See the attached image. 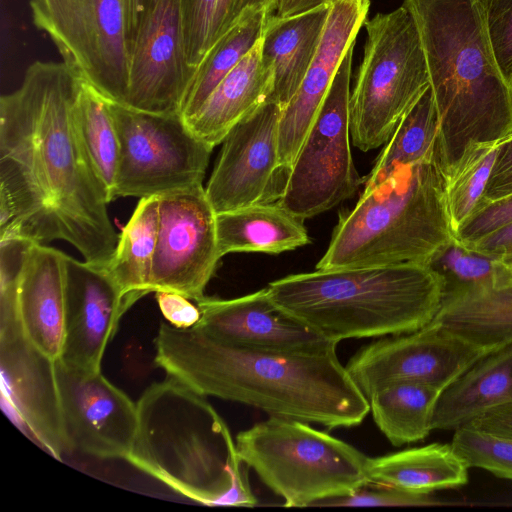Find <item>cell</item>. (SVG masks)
Listing matches in <instances>:
<instances>
[{"mask_svg": "<svg viewBox=\"0 0 512 512\" xmlns=\"http://www.w3.org/2000/svg\"><path fill=\"white\" fill-rule=\"evenodd\" d=\"M82 83L64 62L36 61L1 97L0 239L64 240L107 267L119 235L75 125Z\"/></svg>", "mask_w": 512, "mask_h": 512, "instance_id": "6da1fadb", "label": "cell"}, {"mask_svg": "<svg viewBox=\"0 0 512 512\" xmlns=\"http://www.w3.org/2000/svg\"><path fill=\"white\" fill-rule=\"evenodd\" d=\"M155 363L205 395L242 403L269 416L349 428L370 411L336 351L279 353L228 344L196 326L160 324Z\"/></svg>", "mask_w": 512, "mask_h": 512, "instance_id": "7a4b0ae2", "label": "cell"}, {"mask_svg": "<svg viewBox=\"0 0 512 512\" xmlns=\"http://www.w3.org/2000/svg\"><path fill=\"white\" fill-rule=\"evenodd\" d=\"M420 35L448 176L478 144L512 134V84L496 61L481 0H404Z\"/></svg>", "mask_w": 512, "mask_h": 512, "instance_id": "3957f363", "label": "cell"}, {"mask_svg": "<svg viewBox=\"0 0 512 512\" xmlns=\"http://www.w3.org/2000/svg\"><path fill=\"white\" fill-rule=\"evenodd\" d=\"M206 397L171 376L150 385L137 402V429L126 460L195 502L253 507L249 468Z\"/></svg>", "mask_w": 512, "mask_h": 512, "instance_id": "277c9868", "label": "cell"}, {"mask_svg": "<svg viewBox=\"0 0 512 512\" xmlns=\"http://www.w3.org/2000/svg\"><path fill=\"white\" fill-rule=\"evenodd\" d=\"M283 311L325 338L383 337L417 331L438 312L444 277L427 264L316 269L270 282Z\"/></svg>", "mask_w": 512, "mask_h": 512, "instance_id": "5b68a950", "label": "cell"}, {"mask_svg": "<svg viewBox=\"0 0 512 512\" xmlns=\"http://www.w3.org/2000/svg\"><path fill=\"white\" fill-rule=\"evenodd\" d=\"M442 154L399 168L339 214L316 269L429 264L453 239Z\"/></svg>", "mask_w": 512, "mask_h": 512, "instance_id": "8992f818", "label": "cell"}, {"mask_svg": "<svg viewBox=\"0 0 512 512\" xmlns=\"http://www.w3.org/2000/svg\"><path fill=\"white\" fill-rule=\"evenodd\" d=\"M235 445L285 507L316 506L369 484V457L303 421L270 416L239 432Z\"/></svg>", "mask_w": 512, "mask_h": 512, "instance_id": "52a82bcc", "label": "cell"}, {"mask_svg": "<svg viewBox=\"0 0 512 512\" xmlns=\"http://www.w3.org/2000/svg\"><path fill=\"white\" fill-rule=\"evenodd\" d=\"M367 37L350 95L354 146L367 152L385 144L430 86L418 28L405 6L364 23Z\"/></svg>", "mask_w": 512, "mask_h": 512, "instance_id": "ba28073f", "label": "cell"}, {"mask_svg": "<svg viewBox=\"0 0 512 512\" xmlns=\"http://www.w3.org/2000/svg\"><path fill=\"white\" fill-rule=\"evenodd\" d=\"M120 153L113 192L161 196L203 185L213 148L181 115L156 114L110 101Z\"/></svg>", "mask_w": 512, "mask_h": 512, "instance_id": "9c48e42d", "label": "cell"}, {"mask_svg": "<svg viewBox=\"0 0 512 512\" xmlns=\"http://www.w3.org/2000/svg\"><path fill=\"white\" fill-rule=\"evenodd\" d=\"M354 46L340 64L278 201L302 220L337 206L352 197L363 184L350 149V78Z\"/></svg>", "mask_w": 512, "mask_h": 512, "instance_id": "30bf717a", "label": "cell"}, {"mask_svg": "<svg viewBox=\"0 0 512 512\" xmlns=\"http://www.w3.org/2000/svg\"><path fill=\"white\" fill-rule=\"evenodd\" d=\"M34 25L63 62L112 102L124 104L129 51L122 0H30Z\"/></svg>", "mask_w": 512, "mask_h": 512, "instance_id": "8fae6325", "label": "cell"}, {"mask_svg": "<svg viewBox=\"0 0 512 512\" xmlns=\"http://www.w3.org/2000/svg\"><path fill=\"white\" fill-rule=\"evenodd\" d=\"M0 368L3 403L38 445L62 461L65 440L55 360L25 335L17 312V283L0 285Z\"/></svg>", "mask_w": 512, "mask_h": 512, "instance_id": "7c38bea8", "label": "cell"}, {"mask_svg": "<svg viewBox=\"0 0 512 512\" xmlns=\"http://www.w3.org/2000/svg\"><path fill=\"white\" fill-rule=\"evenodd\" d=\"M220 258L216 212L203 185L159 196L150 292L172 291L198 301Z\"/></svg>", "mask_w": 512, "mask_h": 512, "instance_id": "4fadbf2b", "label": "cell"}, {"mask_svg": "<svg viewBox=\"0 0 512 512\" xmlns=\"http://www.w3.org/2000/svg\"><path fill=\"white\" fill-rule=\"evenodd\" d=\"M282 111L277 103L267 100L224 138L205 187L216 214L280 200L289 177L279 163Z\"/></svg>", "mask_w": 512, "mask_h": 512, "instance_id": "5bb4252c", "label": "cell"}, {"mask_svg": "<svg viewBox=\"0 0 512 512\" xmlns=\"http://www.w3.org/2000/svg\"><path fill=\"white\" fill-rule=\"evenodd\" d=\"M484 355L465 341L428 324L362 347L345 367L368 399L386 386L403 382L442 391Z\"/></svg>", "mask_w": 512, "mask_h": 512, "instance_id": "9a60e30c", "label": "cell"}, {"mask_svg": "<svg viewBox=\"0 0 512 512\" xmlns=\"http://www.w3.org/2000/svg\"><path fill=\"white\" fill-rule=\"evenodd\" d=\"M68 451L101 459L127 458L137 429V403L101 371L55 360Z\"/></svg>", "mask_w": 512, "mask_h": 512, "instance_id": "2e32d148", "label": "cell"}, {"mask_svg": "<svg viewBox=\"0 0 512 512\" xmlns=\"http://www.w3.org/2000/svg\"><path fill=\"white\" fill-rule=\"evenodd\" d=\"M196 70L185 53L179 0H160L131 50L123 105L181 115Z\"/></svg>", "mask_w": 512, "mask_h": 512, "instance_id": "e0dca14e", "label": "cell"}, {"mask_svg": "<svg viewBox=\"0 0 512 512\" xmlns=\"http://www.w3.org/2000/svg\"><path fill=\"white\" fill-rule=\"evenodd\" d=\"M196 304L201 311L196 327L228 344L279 353L336 351L338 343L283 311L267 287L233 299L204 296Z\"/></svg>", "mask_w": 512, "mask_h": 512, "instance_id": "ac0fdd59", "label": "cell"}, {"mask_svg": "<svg viewBox=\"0 0 512 512\" xmlns=\"http://www.w3.org/2000/svg\"><path fill=\"white\" fill-rule=\"evenodd\" d=\"M134 302L106 267L66 256V324L60 359L70 367L101 371L122 315Z\"/></svg>", "mask_w": 512, "mask_h": 512, "instance_id": "d6986e66", "label": "cell"}, {"mask_svg": "<svg viewBox=\"0 0 512 512\" xmlns=\"http://www.w3.org/2000/svg\"><path fill=\"white\" fill-rule=\"evenodd\" d=\"M369 7L370 0H330L328 19L316 54L279 122V163L289 173L343 58L356 42Z\"/></svg>", "mask_w": 512, "mask_h": 512, "instance_id": "ffe728a7", "label": "cell"}, {"mask_svg": "<svg viewBox=\"0 0 512 512\" xmlns=\"http://www.w3.org/2000/svg\"><path fill=\"white\" fill-rule=\"evenodd\" d=\"M489 354L512 344V267L494 277L446 290L429 323Z\"/></svg>", "mask_w": 512, "mask_h": 512, "instance_id": "44dd1931", "label": "cell"}, {"mask_svg": "<svg viewBox=\"0 0 512 512\" xmlns=\"http://www.w3.org/2000/svg\"><path fill=\"white\" fill-rule=\"evenodd\" d=\"M66 254L34 242L17 286V312L26 337L58 359L66 324Z\"/></svg>", "mask_w": 512, "mask_h": 512, "instance_id": "7402d4cb", "label": "cell"}, {"mask_svg": "<svg viewBox=\"0 0 512 512\" xmlns=\"http://www.w3.org/2000/svg\"><path fill=\"white\" fill-rule=\"evenodd\" d=\"M273 79L272 66L262 58L261 38L187 120L189 127L214 148L237 123L269 99Z\"/></svg>", "mask_w": 512, "mask_h": 512, "instance_id": "603a6c76", "label": "cell"}, {"mask_svg": "<svg viewBox=\"0 0 512 512\" xmlns=\"http://www.w3.org/2000/svg\"><path fill=\"white\" fill-rule=\"evenodd\" d=\"M330 11V0L309 10L269 16L262 36V58L273 68L268 100L283 110L289 104L316 54Z\"/></svg>", "mask_w": 512, "mask_h": 512, "instance_id": "cb8c5ba5", "label": "cell"}, {"mask_svg": "<svg viewBox=\"0 0 512 512\" xmlns=\"http://www.w3.org/2000/svg\"><path fill=\"white\" fill-rule=\"evenodd\" d=\"M512 403V344L481 357L442 390L433 430H457L485 412Z\"/></svg>", "mask_w": 512, "mask_h": 512, "instance_id": "d4e9b609", "label": "cell"}, {"mask_svg": "<svg viewBox=\"0 0 512 512\" xmlns=\"http://www.w3.org/2000/svg\"><path fill=\"white\" fill-rule=\"evenodd\" d=\"M304 220L278 202L255 204L216 214L218 250L279 254L310 243Z\"/></svg>", "mask_w": 512, "mask_h": 512, "instance_id": "484cf974", "label": "cell"}, {"mask_svg": "<svg viewBox=\"0 0 512 512\" xmlns=\"http://www.w3.org/2000/svg\"><path fill=\"white\" fill-rule=\"evenodd\" d=\"M469 467L451 444L433 443L369 458V484L431 494L468 482Z\"/></svg>", "mask_w": 512, "mask_h": 512, "instance_id": "4316f807", "label": "cell"}, {"mask_svg": "<svg viewBox=\"0 0 512 512\" xmlns=\"http://www.w3.org/2000/svg\"><path fill=\"white\" fill-rule=\"evenodd\" d=\"M439 151V119L429 86L385 143L372 170L363 180L362 193L379 186L399 168L420 162Z\"/></svg>", "mask_w": 512, "mask_h": 512, "instance_id": "83f0119b", "label": "cell"}, {"mask_svg": "<svg viewBox=\"0 0 512 512\" xmlns=\"http://www.w3.org/2000/svg\"><path fill=\"white\" fill-rule=\"evenodd\" d=\"M159 229V196L141 198L119 235L106 267L124 295L134 303L150 293L149 279Z\"/></svg>", "mask_w": 512, "mask_h": 512, "instance_id": "f1b7e54d", "label": "cell"}, {"mask_svg": "<svg viewBox=\"0 0 512 512\" xmlns=\"http://www.w3.org/2000/svg\"><path fill=\"white\" fill-rule=\"evenodd\" d=\"M441 392L424 384L396 383L369 397V408L377 427L399 447L421 441L433 430V414Z\"/></svg>", "mask_w": 512, "mask_h": 512, "instance_id": "f546056e", "label": "cell"}, {"mask_svg": "<svg viewBox=\"0 0 512 512\" xmlns=\"http://www.w3.org/2000/svg\"><path fill=\"white\" fill-rule=\"evenodd\" d=\"M269 14L249 9L207 52L184 101L182 117L192 118L222 79L262 38Z\"/></svg>", "mask_w": 512, "mask_h": 512, "instance_id": "4dcf8cb0", "label": "cell"}, {"mask_svg": "<svg viewBox=\"0 0 512 512\" xmlns=\"http://www.w3.org/2000/svg\"><path fill=\"white\" fill-rule=\"evenodd\" d=\"M74 120L81 144L111 202L120 143L110 101L83 81L74 106Z\"/></svg>", "mask_w": 512, "mask_h": 512, "instance_id": "1f68e13d", "label": "cell"}, {"mask_svg": "<svg viewBox=\"0 0 512 512\" xmlns=\"http://www.w3.org/2000/svg\"><path fill=\"white\" fill-rule=\"evenodd\" d=\"M498 143L471 147L447 178L446 205L454 234L482 200Z\"/></svg>", "mask_w": 512, "mask_h": 512, "instance_id": "d6a6232c", "label": "cell"}, {"mask_svg": "<svg viewBox=\"0 0 512 512\" xmlns=\"http://www.w3.org/2000/svg\"><path fill=\"white\" fill-rule=\"evenodd\" d=\"M451 445L469 468L512 480V438L463 426L455 430Z\"/></svg>", "mask_w": 512, "mask_h": 512, "instance_id": "836d02e7", "label": "cell"}, {"mask_svg": "<svg viewBox=\"0 0 512 512\" xmlns=\"http://www.w3.org/2000/svg\"><path fill=\"white\" fill-rule=\"evenodd\" d=\"M428 265L444 277L446 290L490 279L506 266L496 258L465 247L455 237Z\"/></svg>", "mask_w": 512, "mask_h": 512, "instance_id": "e575fe53", "label": "cell"}, {"mask_svg": "<svg viewBox=\"0 0 512 512\" xmlns=\"http://www.w3.org/2000/svg\"><path fill=\"white\" fill-rule=\"evenodd\" d=\"M219 0H179L187 61L197 68L212 47Z\"/></svg>", "mask_w": 512, "mask_h": 512, "instance_id": "d590c367", "label": "cell"}, {"mask_svg": "<svg viewBox=\"0 0 512 512\" xmlns=\"http://www.w3.org/2000/svg\"><path fill=\"white\" fill-rule=\"evenodd\" d=\"M481 4L496 61L512 84V0H481Z\"/></svg>", "mask_w": 512, "mask_h": 512, "instance_id": "8d00e7d4", "label": "cell"}, {"mask_svg": "<svg viewBox=\"0 0 512 512\" xmlns=\"http://www.w3.org/2000/svg\"><path fill=\"white\" fill-rule=\"evenodd\" d=\"M434 503L430 494H414L391 487L368 484L349 495L321 501L316 506H426Z\"/></svg>", "mask_w": 512, "mask_h": 512, "instance_id": "74e56055", "label": "cell"}, {"mask_svg": "<svg viewBox=\"0 0 512 512\" xmlns=\"http://www.w3.org/2000/svg\"><path fill=\"white\" fill-rule=\"evenodd\" d=\"M512 222V195L480 204L455 232L454 237L466 245L473 243Z\"/></svg>", "mask_w": 512, "mask_h": 512, "instance_id": "f35d334b", "label": "cell"}, {"mask_svg": "<svg viewBox=\"0 0 512 512\" xmlns=\"http://www.w3.org/2000/svg\"><path fill=\"white\" fill-rule=\"evenodd\" d=\"M509 195H512V134L498 143L491 174L479 205Z\"/></svg>", "mask_w": 512, "mask_h": 512, "instance_id": "ab89813d", "label": "cell"}, {"mask_svg": "<svg viewBox=\"0 0 512 512\" xmlns=\"http://www.w3.org/2000/svg\"><path fill=\"white\" fill-rule=\"evenodd\" d=\"M279 0H219L213 31V44L232 28L249 9L265 10L269 14L277 10Z\"/></svg>", "mask_w": 512, "mask_h": 512, "instance_id": "60d3db41", "label": "cell"}, {"mask_svg": "<svg viewBox=\"0 0 512 512\" xmlns=\"http://www.w3.org/2000/svg\"><path fill=\"white\" fill-rule=\"evenodd\" d=\"M155 299L164 318L174 327L187 329L198 324L201 311L189 298L172 291H157Z\"/></svg>", "mask_w": 512, "mask_h": 512, "instance_id": "b9f144b4", "label": "cell"}, {"mask_svg": "<svg viewBox=\"0 0 512 512\" xmlns=\"http://www.w3.org/2000/svg\"><path fill=\"white\" fill-rule=\"evenodd\" d=\"M464 246L481 254L496 258L508 266H512V222Z\"/></svg>", "mask_w": 512, "mask_h": 512, "instance_id": "7bdbcfd3", "label": "cell"}, {"mask_svg": "<svg viewBox=\"0 0 512 512\" xmlns=\"http://www.w3.org/2000/svg\"><path fill=\"white\" fill-rule=\"evenodd\" d=\"M129 58L134 43L144 24L160 0H122Z\"/></svg>", "mask_w": 512, "mask_h": 512, "instance_id": "ee69618b", "label": "cell"}, {"mask_svg": "<svg viewBox=\"0 0 512 512\" xmlns=\"http://www.w3.org/2000/svg\"><path fill=\"white\" fill-rule=\"evenodd\" d=\"M466 426L512 438V403L493 408Z\"/></svg>", "mask_w": 512, "mask_h": 512, "instance_id": "f6af8a7d", "label": "cell"}, {"mask_svg": "<svg viewBox=\"0 0 512 512\" xmlns=\"http://www.w3.org/2000/svg\"><path fill=\"white\" fill-rule=\"evenodd\" d=\"M328 0H291V2L281 11L277 12L278 16H289L297 14L316 6H319Z\"/></svg>", "mask_w": 512, "mask_h": 512, "instance_id": "bcb514c9", "label": "cell"}, {"mask_svg": "<svg viewBox=\"0 0 512 512\" xmlns=\"http://www.w3.org/2000/svg\"><path fill=\"white\" fill-rule=\"evenodd\" d=\"M510 267H512V266H510Z\"/></svg>", "mask_w": 512, "mask_h": 512, "instance_id": "7dc6e473", "label": "cell"}]
</instances>
